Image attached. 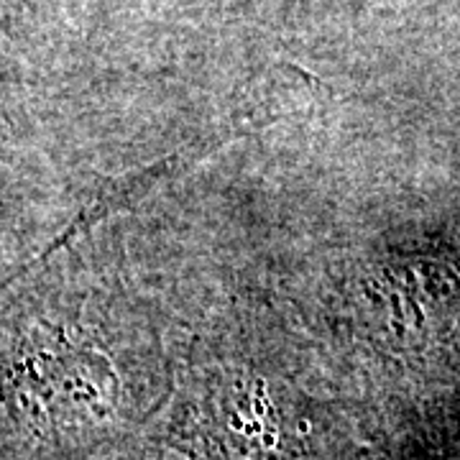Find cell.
I'll list each match as a JSON object with an SVG mask.
<instances>
[{
  "label": "cell",
  "instance_id": "cell-4",
  "mask_svg": "<svg viewBox=\"0 0 460 460\" xmlns=\"http://www.w3.org/2000/svg\"><path fill=\"white\" fill-rule=\"evenodd\" d=\"M350 460H458L456 411L445 396L368 410Z\"/></svg>",
  "mask_w": 460,
  "mask_h": 460
},
{
  "label": "cell",
  "instance_id": "cell-3",
  "mask_svg": "<svg viewBox=\"0 0 460 460\" xmlns=\"http://www.w3.org/2000/svg\"><path fill=\"white\" fill-rule=\"evenodd\" d=\"M343 320L361 343L404 368L456 366L458 246L450 230L384 238L348 261Z\"/></svg>",
  "mask_w": 460,
  "mask_h": 460
},
{
  "label": "cell",
  "instance_id": "cell-2",
  "mask_svg": "<svg viewBox=\"0 0 460 460\" xmlns=\"http://www.w3.org/2000/svg\"><path fill=\"white\" fill-rule=\"evenodd\" d=\"M366 420L251 353L192 350L146 438L181 460H350Z\"/></svg>",
  "mask_w": 460,
  "mask_h": 460
},
{
  "label": "cell",
  "instance_id": "cell-5",
  "mask_svg": "<svg viewBox=\"0 0 460 460\" xmlns=\"http://www.w3.org/2000/svg\"><path fill=\"white\" fill-rule=\"evenodd\" d=\"M98 460H181L177 453H172L169 447L159 445L156 440H151L146 435H141L138 440L126 443L123 447H118L113 453L102 456Z\"/></svg>",
  "mask_w": 460,
  "mask_h": 460
},
{
  "label": "cell",
  "instance_id": "cell-1",
  "mask_svg": "<svg viewBox=\"0 0 460 460\" xmlns=\"http://www.w3.org/2000/svg\"><path fill=\"white\" fill-rule=\"evenodd\" d=\"M0 314V453L98 460L146 435L174 376L133 310L100 289L33 284Z\"/></svg>",
  "mask_w": 460,
  "mask_h": 460
}]
</instances>
